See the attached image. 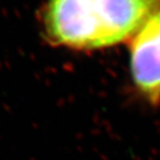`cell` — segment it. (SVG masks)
Here are the masks:
<instances>
[{"label": "cell", "instance_id": "2", "mask_svg": "<svg viewBox=\"0 0 160 160\" xmlns=\"http://www.w3.org/2000/svg\"><path fill=\"white\" fill-rule=\"evenodd\" d=\"M130 73L140 99L160 105V5L130 40Z\"/></svg>", "mask_w": 160, "mask_h": 160}, {"label": "cell", "instance_id": "1", "mask_svg": "<svg viewBox=\"0 0 160 160\" xmlns=\"http://www.w3.org/2000/svg\"><path fill=\"white\" fill-rule=\"evenodd\" d=\"M160 0H48L42 23L51 44L96 50L130 41Z\"/></svg>", "mask_w": 160, "mask_h": 160}]
</instances>
